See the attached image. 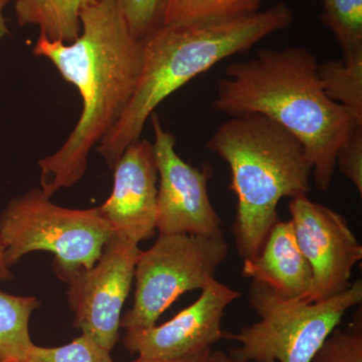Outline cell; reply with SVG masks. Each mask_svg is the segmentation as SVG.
Listing matches in <instances>:
<instances>
[{
    "mask_svg": "<svg viewBox=\"0 0 362 362\" xmlns=\"http://www.w3.org/2000/svg\"><path fill=\"white\" fill-rule=\"evenodd\" d=\"M98 0H16L18 25H35L40 35L71 44L81 33V13Z\"/></svg>",
    "mask_w": 362,
    "mask_h": 362,
    "instance_id": "5bb4252c",
    "label": "cell"
},
{
    "mask_svg": "<svg viewBox=\"0 0 362 362\" xmlns=\"http://www.w3.org/2000/svg\"><path fill=\"white\" fill-rule=\"evenodd\" d=\"M209 362H246L235 358L230 354H226L221 350H211V356H209Z\"/></svg>",
    "mask_w": 362,
    "mask_h": 362,
    "instance_id": "d4e9b609",
    "label": "cell"
},
{
    "mask_svg": "<svg viewBox=\"0 0 362 362\" xmlns=\"http://www.w3.org/2000/svg\"><path fill=\"white\" fill-rule=\"evenodd\" d=\"M289 211L298 245L313 275L308 302L346 291L354 267L362 259V247L344 216L307 195L291 199Z\"/></svg>",
    "mask_w": 362,
    "mask_h": 362,
    "instance_id": "30bf717a",
    "label": "cell"
},
{
    "mask_svg": "<svg viewBox=\"0 0 362 362\" xmlns=\"http://www.w3.org/2000/svg\"><path fill=\"white\" fill-rule=\"evenodd\" d=\"M320 18L334 35L343 59L362 52V0H324Z\"/></svg>",
    "mask_w": 362,
    "mask_h": 362,
    "instance_id": "ac0fdd59",
    "label": "cell"
},
{
    "mask_svg": "<svg viewBox=\"0 0 362 362\" xmlns=\"http://www.w3.org/2000/svg\"><path fill=\"white\" fill-rule=\"evenodd\" d=\"M279 2L251 16L211 25L156 28L142 40V65L134 94L96 149L113 169L125 149L141 137L158 105L197 76L235 54L250 51L293 23Z\"/></svg>",
    "mask_w": 362,
    "mask_h": 362,
    "instance_id": "3957f363",
    "label": "cell"
},
{
    "mask_svg": "<svg viewBox=\"0 0 362 362\" xmlns=\"http://www.w3.org/2000/svg\"><path fill=\"white\" fill-rule=\"evenodd\" d=\"M228 254L223 233L214 235L159 233L136 263L134 303L121 317V328L156 325L159 317L187 292L202 290Z\"/></svg>",
    "mask_w": 362,
    "mask_h": 362,
    "instance_id": "52a82bcc",
    "label": "cell"
},
{
    "mask_svg": "<svg viewBox=\"0 0 362 362\" xmlns=\"http://www.w3.org/2000/svg\"><path fill=\"white\" fill-rule=\"evenodd\" d=\"M211 350L213 349L206 350V351L185 357V358L175 359V361H153V359H143L138 357L136 361L131 362H209Z\"/></svg>",
    "mask_w": 362,
    "mask_h": 362,
    "instance_id": "603a6c76",
    "label": "cell"
},
{
    "mask_svg": "<svg viewBox=\"0 0 362 362\" xmlns=\"http://www.w3.org/2000/svg\"><path fill=\"white\" fill-rule=\"evenodd\" d=\"M112 235L99 207L57 206L39 188L14 197L0 214V240L9 268L30 252H51L59 278L93 268Z\"/></svg>",
    "mask_w": 362,
    "mask_h": 362,
    "instance_id": "8992f818",
    "label": "cell"
},
{
    "mask_svg": "<svg viewBox=\"0 0 362 362\" xmlns=\"http://www.w3.org/2000/svg\"><path fill=\"white\" fill-rule=\"evenodd\" d=\"M244 277L264 283L280 296L308 302L313 275L298 245L291 220L278 221L256 257L244 259Z\"/></svg>",
    "mask_w": 362,
    "mask_h": 362,
    "instance_id": "4fadbf2b",
    "label": "cell"
},
{
    "mask_svg": "<svg viewBox=\"0 0 362 362\" xmlns=\"http://www.w3.org/2000/svg\"><path fill=\"white\" fill-rule=\"evenodd\" d=\"M318 75L326 95L362 123V52L318 64Z\"/></svg>",
    "mask_w": 362,
    "mask_h": 362,
    "instance_id": "e0dca14e",
    "label": "cell"
},
{
    "mask_svg": "<svg viewBox=\"0 0 362 362\" xmlns=\"http://www.w3.org/2000/svg\"><path fill=\"white\" fill-rule=\"evenodd\" d=\"M240 297L239 291L214 278L194 303L168 322L126 330L124 346L139 358L153 361H175L213 349L223 339L221 321L226 308Z\"/></svg>",
    "mask_w": 362,
    "mask_h": 362,
    "instance_id": "8fae6325",
    "label": "cell"
},
{
    "mask_svg": "<svg viewBox=\"0 0 362 362\" xmlns=\"http://www.w3.org/2000/svg\"><path fill=\"white\" fill-rule=\"evenodd\" d=\"M264 0H165L161 26L211 25L258 13Z\"/></svg>",
    "mask_w": 362,
    "mask_h": 362,
    "instance_id": "9a60e30c",
    "label": "cell"
},
{
    "mask_svg": "<svg viewBox=\"0 0 362 362\" xmlns=\"http://www.w3.org/2000/svg\"><path fill=\"white\" fill-rule=\"evenodd\" d=\"M33 54L52 62L77 88L82 112L58 151L40 159V190L47 197L82 180L90 150L119 120L134 94L142 40L130 32L115 0H98L81 13V33L71 44L40 35Z\"/></svg>",
    "mask_w": 362,
    "mask_h": 362,
    "instance_id": "6da1fadb",
    "label": "cell"
},
{
    "mask_svg": "<svg viewBox=\"0 0 362 362\" xmlns=\"http://www.w3.org/2000/svg\"><path fill=\"white\" fill-rule=\"evenodd\" d=\"M322 1H324V0H322Z\"/></svg>",
    "mask_w": 362,
    "mask_h": 362,
    "instance_id": "4316f807",
    "label": "cell"
},
{
    "mask_svg": "<svg viewBox=\"0 0 362 362\" xmlns=\"http://www.w3.org/2000/svg\"><path fill=\"white\" fill-rule=\"evenodd\" d=\"M140 252L138 245L113 235L93 268L59 278L68 285L74 327L110 352L119 340L122 309Z\"/></svg>",
    "mask_w": 362,
    "mask_h": 362,
    "instance_id": "ba28073f",
    "label": "cell"
},
{
    "mask_svg": "<svg viewBox=\"0 0 362 362\" xmlns=\"http://www.w3.org/2000/svg\"><path fill=\"white\" fill-rule=\"evenodd\" d=\"M13 279V274L4 259V247L0 240V282H8Z\"/></svg>",
    "mask_w": 362,
    "mask_h": 362,
    "instance_id": "cb8c5ba5",
    "label": "cell"
},
{
    "mask_svg": "<svg viewBox=\"0 0 362 362\" xmlns=\"http://www.w3.org/2000/svg\"><path fill=\"white\" fill-rule=\"evenodd\" d=\"M351 181L362 194V126H358L340 145L337 153V168Z\"/></svg>",
    "mask_w": 362,
    "mask_h": 362,
    "instance_id": "7402d4cb",
    "label": "cell"
},
{
    "mask_svg": "<svg viewBox=\"0 0 362 362\" xmlns=\"http://www.w3.org/2000/svg\"><path fill=\"white\" fill-rule=\"evenodd\" d=\"M159 187L156 230L159 233L214 235L223 233L220 216L211 204L207 182L209 166L199 169L175 150V137L164 129L156 112L150 116Z\"/></svg>",
    "mask_w": 362,
    "mask_h": 362,
    "instance_id": "9c48e42d",
    "label": "cell"
},
{
    "mask_svg": "<svg viewBox=\"0 0 362 362\" xmlns=\"http://www.w3.org/2000/svg\"><path fill=\"white\" fill-rule=\"evenodd\" d=\"M25 362H114L110 351L92 338L82 334L63 346L42 347L33 344Z\"/></svg>",
    "mask_w": 362,
    "mask_h": 362,
    "instance_id": "d6986e66",
    "label": "cell"
},
{
    "mask_svg": "<svg viewBox=\"0 0 362 362\" xmlns=\"http://www.w3.org/2000/svg\"><path fill=\"white\" fill-rule=\"evenodd\" d=\"M311 362H362L361 309L347 329L333 330Z\"/></svg>",
    "mask_w": 362,
    "mask_h": 362,
    "instance_id": "ffe728a7",
    "label": "cell"
},
{
    "mask_svg": "<svg viewBox=\"0 0 362 362\" xmlns=\"http://www.w3.org/2000/svg\"><path fill=\"white\" fill-rule=\"evenodd\" d=\"M113 189L100 206L113 235L138 245L156 233L158 173L153 143L130 144L114 166Z\"/></svg>",
    "mask_w": 362,
    "mask_h": 362,
    "instance_id": "7c38bea8",
    "label": "cell"
},
{
    "mask_svg": "<svg viewBox=\"0 0 362 362\" xmlns=\"http://www.w3.org/2000/svg\"><path fill=\"white\" fill-rule=\"evenodd\" d=\"M206 147L230 166L235 246L243 259L254 258L279 221L281 199L311 192V162L296 136L261 114L230 117Z\"/></svg>",
    "mask_w": 362,
    "mask_h": 362,
    "instance_id": "277c9868",
    "label": "cell"
},
{
    "mask_svg": "<svg viewBox=\"0 0 362 362\" xmlns=\"http://www.w3.org/2000/svg\"><path fill=\"white\" fill-rule=\"evenodd\" d=\"M318 64L305 47L259 49L255 58L228 66L213 107L230 117L261 114L296 136L317 188L327 192L337 150L362 123L326 95Z\"/></svg>",
    "mask_w": 362,
    "mask_h": 362,
    "instance_id": "7a4b0ae2",
    "label": "cell"
},
{
    "mask_svg": "<svg viewBox=\"0 0 362 362\" xmlns=\"http://www.w3.org/2000/svg\"><path fill=\"white\" fill-rule=\"evenodd\" d=\"M362 301V282L319 302L280 296L264 283L252 281L249 303L258 322L223 339L240 343L230 356L246 362H311L345 313Z\"/></svg>",
    "mask_w": 362,
    "mask_h": 362,
    "instance_id": "5b68a950",
    "label": "cell"
},
{
    "mask_svg": "<svg viewBox=\"0 0 362 362\" xmlns=\"http://www.w3.org/2000/svg\"><path fill=\"white\" fill-rule=\"evenodd\" d=\"M11 0H0V40L4 39L7 35H9V30L7 28L6 20L4 16V11L7 4Z\"/></svg>",
    "mask_w": 362,
    "mask_h": 362,
    "instance_id": "484cf974",
    "label": "cell"
},
{
    "mask_svg": "<svg viewBox=\"0 0 362 362\" xmlns=\"http://www.w3.org/2000/svg\"><path fill=\"white\" fill-rule=\"evenodd\" d=\"M40 302L33 296H16L0 290V362H25L35 343L30 320Z\"/></svg>",
    "mask_w": 362,
    "mask_h": 362,
    "instance_id": "2e32d148",
    "label": "cell"
},
{
    "mask_svg": "<svg viewBox=\"0 0 362 362\" xmlns=\"http://www.w3.org/2000/svg\"><path fill=\"white\" fill-rule=\"evenodd\" d=\"M130 32L137 39L160 28L165 0H115Z\"/></svg>",
    "mask_w": 362,
    "mask_h": 362,
    "instance_id": "44dd1931",
    "label": "cell"
}]
</instances>
